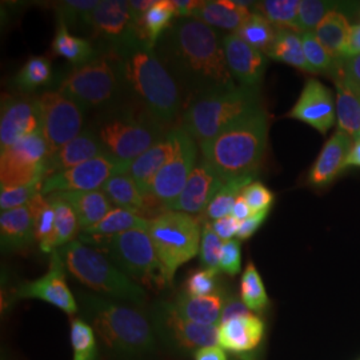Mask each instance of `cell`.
<instances>
[{
  "label": "cell",
  "instance_id": "obj_1",
  "mask_svg": "<svg viewBox=\"0 0 360 360\" xmlns=\"http://www.w3.org/2000/svg\"><path fill=\"white\" fill-rule=\"evenodd\" d=\"M155 52L179 87L184 108L218 91L236 87L215 28L193 18H176Z\"/></svg>",
  "mask_w": 360,
  "mask_h": 360
},
{
  "label": "cell",
  "instance_id": "obj_2",
  "mask_svg": "<svg viewBox=\"0 0 360 360\" xmlns=\"http://www.w3.org/2000/svg\"><path fill=\"white\" fill-rule=\"evenodd\" d=\"M115 58L122 91L129 92L132 102L141 104L165 127H176L184 111L179 87L158 58L154 47L139 43Z\"/></svg>",
  "mask_w": 360,
  "mask_h": 360
},
{
  "label": "cell",
  "instance_id": "obj_3",
  "mask_svg": "<svg viewBox=\"0 0 360 360\" xmlns=\"http://www.w3.org/2000/svg\"><path fill=\"white\" fill-rule=\"evenodd\" d=\"M270 119L264 108L239 119L200 144L202 159L224 181L257 176L269 143Z\"/></svg>",
  "mask_w": 360,
  "mask_h": 360
},
{
  "label": "cell",
  "instance_id": "obj_4",
  "mask_svg": "<svg viewBox=\"0 0 360 360\" xmlns=\"http://www.w3.org/2000/svg\"><path fill=\"white\" fill-rule=\"evenodd\" d=\"M80 297L91 327L108 351L135 358L154 348V333L142 312L105 297L89 294Z\"/></svg>",
  "mask_w": 360,
  "mask_h": 360
},
{
  "label": "cell",
  "instance_id": "obj_5",
  "mask_svg": "<svg viewBox=\"0 0 360 360\" xmlns=\"http://www.w3.org/2000/svg\"><path fill=\"white\" fill-rule=\"evenodd\" d=\"M92 129L107 154L127 163H132L168 132L144 107L135 102L105 108Z\"/></svg>",
  "mask_w": 360,
  "mask_h": 360
},
{
  "label": "cell",
  "instance_id": "obj_6",
  "mask_svg": "<svg viewBox=\"0 0 360 360\" xmlns=\"http://www.w3.org/2000/svg\"><path fill=\"white\" fill-rule=\"evenodd\" d=\"M263 108L260 89L236 86L218 91L188 104L180 117V127L196 142L215 138L239 119Z\"/></svg>",
  "mask_w": 360,
  "mask_h": 360
},
{
  "label": "cell",
  "instance_id": "obj_7",
  "mask_svg": "<svg viewBox=\"0 0 360 360\" xmlns=\"http://www.w3.org/2000/svg\"><path fill=\"white\" fill-rule=\"evenodd\" d=\"M59 252L68 272L91 290L138 306L146 303L147 294L142 287L117 269L99 250L74 240Z\"/></svg>",
  "mask_w": 360,
  "mask_h": 360
},
{
  "label": "cell",
  "instance_id": "obj_8",
  "mask_svg": "<svg viewBox=\"0 0 360 360\" xmlns=\"http://www.w3.org/2000/svg\"><path fill=\"white\" fill-rule=\"evenodd\" d=\"M80 242L102 250L116 267L135 283L144 284L150 288H163L168 285L165 271L147 230H131L112 236L82 233Z\"/></svg>",
  "mask_w": 360,
  "mask_h": 360
},
{
  "label": "cell",
  "instance_id": "obj_9",
  "mask_svg": "<svg viewBox=\"0 0 360 360\" xmlns=\"http://www.w3.org/2000/svg\"><path fill=\"white\" fill-rule=\"evenodd\" d=\"M147 231L169 285L180 266L200 251V220L186 212L166 210L150 220Z\"/></svg>",
  "mask_w": 360,
  "mask_h": 360
},
{
  "label": "cell",
  "instance_id": "obj_10",
  "mask_svg": "<svg viewBox=\"0 0 360 360\" xmlns=\"http://www.w3.org/2000/svg\"><path fill=\"white\" fill-rule=\"evenodd\" d=\"M58 91L86 111L112 107L122 94L115 58L101 52L89 63L74 67L60 79Z\"/></svg>",
  "mask_w": 360,
  "mask_h": 360
},
{
  "label": "cell",
  "instance_id": "obj_11",
  "mask_svg": "<svg viewBox=\"0 0 360 360\" xmlns=\"http://www.w3.org/2000/svg\"><path fill=\"white\" fill-rule=\"evenodd\" d=\"M87 28L102 51L116 55L135 44L146 43L129 1L102 0L91 13ZM150 46V44H148Z\"/></svg>",
  "mask_w": 360,
  "mask_h": 360
},
{
  "label": "cell",
  "instance_id": "obj_12",
  "mask_svg": "<svg viewBox=\"0 0 360 360\" xmlns=\"http://www.w3.org/2000/svg\"><path fill=\"white\" fill-rule=\"evenodd\" d=\"M50 148L41 129L1 150L0 181L1 188L20 187L46 178V160Z\"/></svg>",
  "mask_w": 360,
  "mask_h": 360
},
{
  "label": "cell",
  "instance_id": "obj_13",
  "mask_svg": "<svg viewBox=\"0 0 360 360\" xmlns=\"http://www.w3.org/2000/svg\"><path fill=\"white\" fill-rule=\"evenodd\" d=\"M37 99L41 134L51 155L83 131L86 110L59 91H44Z\"/></svg>",
  "mask_w": 360,
  "mask_h": 360
},
{
  "label": "cell",
  "instance_id": "obj_14",
  "mask_svg": "<svg viewBox=\"0 0 360 360\" xmlns=\"http://www.w3.org/2000/svg\"><path fill=\"white\" fill-rule=\"evenodd\" d=\"M129 168L131 163L122 162L105 153L77 167L47 176L41 183L40 193L47 196L50 193L68 191H96L103 188L110 178L129 172Z\"/></svg>",
  "mask_w": 360,
  "mask_h": 360
},
{
  "label": "cell",
  "instance_id": "obj_15",
  "mask_svg": "<svg viewBox=\"0 0 360 360\" xmlns=\"http://www.w3.org/2000/svg\"><path fill=\"white\" fill-rule=\"evenodd\" d=\"M172 131L175 135V151L155 176L150 191V198L165 207L179 196L198 165V142L180 126L174 127Z\"/></svg>",
  "mask_w": 360,
  "mask_h": 360
},
{
  "label": "cell",
  "instance_id": "obj_16",
  "mask_svg": "<svg viewBox=\"0 0 360 360\" xmlns=\"http://www.w3.org/2000/svg\"><path fill=\"white\" fill-rule=\"evenodd\" d=\"M65 266L59 251H52L50 269L47 274L37 281H30L20 284L15 296L18 299H40L68 315H75L77 304L72 292L70 291L65 281Z\"/></svg>",
  "mask_w": 360,
  "mask_h": 360
},
{
  "label": "cell",
  "instance_id": "obj_17",
  "mask_svg": "<svg viewBox=\"0 0 360 360\" xmlns=\"http://www.w3.org/2000/svg\"><path fill=\"white\" fill-rule=\"evenodd\" d=\"M160 334L183 349H200L218 345V326L191 322L180 316L172 303H162L155 312Z\"/></svg>",
  "mask_w": 360,
  "mask_h": 360
},
{
  "label": "cell",
  "instance_id": "obj_18",
  "mask_svg": "<svg viewBox=\"0 0 360 360\" xmlns=\"http://www.w3.org/2000/svg\"><path fill=\"white\" fill-rule=\"evenodd\" d=\"M41 129L38 99L27 95L6 96L1 102L0 147L6 150Z\"/></svg>",
  "mask_w": 360,
  "mask_h": 360
},
{
  "label": "cell",
  "instance_id": "obj_19",
  "mask_svg": "<svg viewBox=\"0 0 360 360\" xmlns=\"http://www.w3.org/2000/svg\"><path fill=\"white\" fill-rule=\"evenodd\" d=\"M285 117L303 122L323 135L327 134L334 126L336 117V105L331 91L321 80L307 79L296 103Z\"/></svg>",
  "mask_w": 360,
  "mask_h": 360
},
{
  "label": "cell",
  "instance_id": "obj_20",
  "mask_svg": "<svg viewBox=\"0 0 360 360\" xmlns=\"http://www.w3.org/2000/svg\"><path fill=\"white\" fill-rule=\"evenodd\" d=\"M226 60L233 80L242 87L260 89L266 68L269 65L267 55L247 44L235 32L223 38Z\"/></svg>",
  "mask_w": 360,
  "mask_h": 360
},
{
  "label": "cell",
  "instance_id": "obj_21",
  "mask_svg": "<svg viewBox=\"0 0 360 360\" xmlns=\"http://www.w3.org/2000/svg\"><path fill=\"white\" fill-rule=\"evenodd\" d=\"M226 184L217 172L207 165L203 159L199 160L193 174L187 180L179 196L166 206V210L186 212L190 215H203L214 196Z\"/></svg>",
  "mask_w": 360,
  "mask_h": 360
},
{
  "label": "cell",
  "instance_id": "obj_22",
  "mask_svg": "<svg viewBox=\"0 0 360 360\" xmlns=\"http://www.w3.org/2000/svg\"><path fill=\"white\" fill-rule=\"evenodd\" d=\"M354 139L346 132L338 129L334 135L323 146L322 151L309 169L307 181L315 188L328 187L342 171Z\"/></svg>",
  "mask_w": 360,
  "mask_h": 360
},
{
  "label": "cell",
  "instance_id": "obj_23",
  "mask_svg": "<svg viewBox=\"0 0 360 360\" xmlns=\"http://www.w3.org/2000/svg\"><path fill=\"white\" fill-rule=\"evenodd\" d=\"M102 154H105L103 144L99 141L95 129L87 127L75 139L67 143L60 150L55 151L47 158L46 178L52 174L77 167Z\"/></svg>",
  "mask_w": 360,
  "mask_h": 360
},
{
  "label": "cell",
  "instance_id": "obj_24",
  "mask_svg": "<svg viewBox=\"0 0 360 360\" xmlns=\"http://www.w3.org/2000/svg\"><path fill=\"white\" fill-rule=\"evenodd\" d=\"M264 335V323L250 314L220 323L218 327L219 347L235 354L252 351L259 346Z\"/></svg>",
  "mask_w": 360,
  "mask_h": 360
},
{
  "label": "cell",
  "instance_id": "obj_25",
  "mask_svg": "<svg viewBox=\"0 0 360 360\" xmlns=\"http://www.w3.org/2000/svg\"><path fill=\"white\" fill-rule=\"evenodd\" d=\"M175 151V135L174 131L169 129L167 134L155 143L151 148L136 158L129 168L131 176L138 183L142 193L150 198L151 186L154 183L158 172L165 167V165L171 159ZM151 199V198H150Z\"/></svg>",
  "mask_w": 360,
  "mask_h": 360
},
{
  "label": "cell",
  "instance_id": "obj_26",
  "mask_svg": "<svg viewBox=\"0 0 360 360\" xmlns=\"http://www.w3.org/2000/svg\"><path fill=\"white\" fill-rule=\"evenodd\" d=\"M331 79L336 89V114L339 129L356 141L360 135V86L345 77L338 70V65Z\"/></svg>",
  "mask_w": 360,
  "mask_h": 360
},
{
  "label": "cell",
  "instance_id": "obj_27",
  "mask_svg": "<svg viewBox=\"0 0 360 360\" xmlns=\"http://www.w3.org/2000/svg\"><path fill=\"white\" fill-rule=\"evenodd\" d=\"M248 6H254V3L208 0L200 3L191 18L212 28L217 27L235 32L251 16L252 13Z\"/></svg>",
  "mask_w": 360,
  "mask_h": 360
},
{
  "label": "cell",
  "instance_id": "obj_28",
  "mask_svg": "<svg viewBox=\"0 0 360 360\" xmlns=\"http://www.w3.org/2000/svg\"><path fill=\"white\" fill-rule=\"evenodd\" d=\"M0 239L3 251H19L32 243L34 226L28 206L1 211Z\"/></svg>",
  "mask_w": 360,
  "mask_h": 360
},
{
  "label": "cell",
  "instance_id": "obj_29",
  "mask_svg": "<svg viewBox=\"0 0 360 360\" xmlns=\"http://www.w3.org/2000/svg\"><path fill=\"white\" fill-rule=\"evenodd\" d=\"M77 214L80 230L84 231L99 223L112 210L111 200L102 191H68L58 193Z\"/></svg>",
  "mask_w": 360,
  "mask_h": 360
},
{
  "label": "cell",
  "instance_id": "obj_30",
  "mask_svg": "<svg viewBox=\"0 0 360 360\" xmlns=\"http://www.w3.org/2000/svg\"><path fill=\"white\" fill-rule=\"evenodd\" d=\"M224 299L220 294L195 297L187 292L180 294L172 303L174 309L180 316L187 321L207 324V326H220L221 312L224 307Z\"/></svg>",
  "mask_w": 360,
  "mask_h": 360
},
{
  "label": "cell",
  "instance_id": "obj_31",
  "mask_svg": "<svg viewBox=\"0 0 360 360\" xmlns=\"http://www.w3.org/2000/svg\"><path fill=\"white\" fill-rule=\"evenodd\" d=\"M351 30L352 26L349 25L347 15L342 10H335L326 15L314 34L326 50L331 52L336 59H342L347 49Z\"/></svg>",
  "mask_w": 360,
  "mask_h": 360
},
{
  "label": "cell",
  "instance_id": "obj_32",
  "mask_svg": "<svg viewBox=\"0 0 360 360\" xmlns=\"http://www.w3.org/2000/svg\"><path fill=\"white\" fill-rule=\"evenodd\" d=\"M102 191L108 196L111 203H114L116 207L126 208L136 214L147 210L148 202L151 200L142 193L138 183L129 172L119 174L110 178L105 181Z\"/></svg>",
  "mask_w": 360,
  "mask_h": 360
},
{
  "label": "cell",
  "instance_id": "obj_33",
  "mask_svg": "<svg viewBox=\"0 0 360 360\" xmlns=\"http://www.w3.org/2000/svg\"><path fill=\"white\" fill-rule=\"evenodd\" d=\"M52 52L68 60L74 67L86 65L99 56L101 51L95 50L87 39L75 37L68 31L63 22L58 20V28L52 40Z\"/></svg>",
  "mask_w": 360,
  "mask_h": 360
},
{
  "label": "cell",
  "instance_id": "obj_34",
  "mask_svg": "<svg viewBox=\"0 0 360 360\" xmlns=\"http://www.w3.org/2000/svg\"><path fill=\"white\" fill-rule=\"evenodd\" d=\"M266 55L272 60L292 65L307 74H314L312 68L306 60L300 34L292 30H285V28L278 30L276 38Z\"/></svg>",
  "mask_w": 360,
  "mask_h": 360
},
{
  "label": "cell",
  "instance_id": "obj_35",
  "mask_svg": "<svg viewBox=\"0 0 360 360\" xmlns=\"http://www.w3.org/2000/svg\"><path fill=\"white\" fill-rule=\"evenodd\" d=\"M150 220L134 211L116 207L112 208L99 223L84 230V235L112 236L131 230H148Z\"/></svg>",
  "mask_w": 360,
  "mask_h": 360
},
{
  "label": "cell",
  "instance_id": "obj_36",
  "mask_svg": "<svg viewBox=\"0 0 360 360\" xmlns=\"http://www.w3.org/2000/svg\"><path fill=\"white\" fill-rule=\"evenodd\" d=\"M176 18L178 13L172 0H156L138 23L143 40L155 49L158 40L162 38Z\"/></svg>",
  "mask_w": 360,
  "mask_h": 360
},
{
  "label": "cell",
  "instance_id": "obj_37",
  "mask_svg": "<svg viewBox=\"0 0 360 360\" xmlns=\"http://www.w3.org/2000/svg\"><path fill=\"white\" fill-rule=\"evenodd\" d=\"M27 206L32 217L34 238L35 240H38L40 250L43 252L55 251V210L51 202L47 196L38 193Z\"/></svg>",
  "mask_w": 360,
  "mask_h": 360
},
{
  "label": "cell",
  "instance_id": "obj_38",
  "mask_svg": "<svg viewBox=\"0 0 360 360\" xmlns=\"http://www.w3.org/2000/svg\"><path fill=\"white\" fill-rule=\"evenodd\" d=\"M299 0H263L254 3V13L262 15L272 26L278 30L285 28L299 32L297 15H299ZM300 34V32H299Z\"/></svg>",
  "mask_w": 360,
  "mask_h": 360
},
{
  "label": "cell",
  "instance_id": "obj_39",
  "mask_svg": "<svg viewBox=\"0 0 360 360\" xmlns=\"http://www.w3.org/2000/svg\"><path fill=\"white\" fill-rule=\"evenodd\" d=\"M255 178L257 176H243V178L226 181V184L214 196V199L211 200V203L207 207L205 214L200 217L199 220H202L203 223L208 221V220L215 221L218 219L231 215L232 207L235 205L236 199L242 195L245 187L248 184H251L252 180Z\"/></svg>",
  "mask_w": 360,
  "mask_h": 360
},
{
  "label": "cell",
  "instance_id": "obj_40",
  "mask_svg": "<svg viewBox=\"0 0 360 360\" xmlns=\"http://www.w3.org/2000/svg\"><path fill=\"white\" fill-rule=\"evenodd\" d=\"M55 210V235H53V245L65 247L74 242L77 231L80 230L79 220L72 207L65 202V199L58 193L47 195Z\"/></svg>",
  "mask_w": 360,
  "mask_h": 360
},
{
  "label": "cell",
  "instance_id": "obj_41",
  "mask_svg": "<svg viewBox=\"0 0 360 360\" xmlns=\"http://www.w3.org/2000/svg\"><path fill=\"white\" fill-rule=\"evenodd\" d=\"M235 34L251 47L267 53L276 38L278 28L272 26L262 15L252 13L245 23L235 31Z\"/></svg>",
  "mask_w": 360,
  "mask_h": 360
},
{
  "label": "cell",
  "instance_id": "obj_42",
  "mask_svg": "<svg viewBox=\"0 0 360 360\" xmlns=\"http://www.w3.org/2000/svg\"><path fill=\"white\" fill-rule=\"evenodd\" d=\"M52 80V67L44 56H32L15 77V86L22 92H31L47 86Z\"/></svg>",
  "mask_w": 360,
  "mask_h": 360
},
{
  "label": "cell",
  "instance_id": "obj_43",
  "mask_svg": "<svg viewBox=\"0 0 360 360\" xmlns=\"http://www.w3.org/2000/svg\"><path fill=\"white\" fill-rule=\"evenodd\" d=\"M240 296L245 307L254 312H260L270 304L266 287L254 263H248L242 275Z\"/></svg>",
  "mask_w": 360,
  "mask_h": 360
},
{
  "label": "cell",
  "instance_id": "obj_44",
  "mask_svg": "<svg viewBox=\"0 0 360 360\" xmlns=\"http://www.w3.org/2000/svg\"><path fill=\"white\" fill-rule=\"evenodd\" d=\"M300 38L303 43L306 60L312 68L314 74L331 77L336 70L339 59H336L331 52L324 49V46L315 37L314 32H303L300 34Z\"/></svg>",
  "mask_w": 360,
  "mask_h": 360
},
{
  "label": "cell",
  "instance_id": "obj_45",
  "mask_svg": "<svg viewBox=\"0 0 360 360\" xmlns=\"http://www.w3.org/2000/svg\"><path fill=\"white\" fill-rule=\"evenodd\" d=\"M342 3L326 1V0H303L299 6L297 27L299 32H314L321 25L326 15L335 10H342Z\"/></svg>",
  "mask_w": 360,
  "mask_h": 360
},
{
  "label": "cell",
  "instance_id": "obj_46",
  "mask_svg": "<svg viewBox=\"0 0 360 360\" xmlns=\"http://www.w3.org/2000/svg\"><path fill=\"white\" fill-rule=\"evenodd\" d=\"M71 345L74 349V360L98 359L95 331L91 324L83 319H72L71 322Z\"/></svg>",
  "mask_w": 360,
  "mask_h": 360
},
{
  "label": "cell",
  "instance_id": "obj_47",
  "mask_svg": "<svg viewBox=\"0 0 360 360\" xmlns=\"http://www.w3.org/2000/svg\"><path fill=\"white\" fill-rule=\"evenodd\" d=\"M99 1L95 0H67L59 1L56 8L58 20L63 22L65 26L70 28H75L80 26L82 28H87V22L91 13L95 10Z\"/></svg>",
  "mask_w": 360,
  "mask_h": 360
},
{
  "label": "cell",
  "instance_id": "obj_48",
  "mask_svg": "<svg viewBox=\"0 0 360 360\" xmlns=\"http://www.w3.org/2000/svg\"><path fill=\"white\" fill-rule=\"evenodd\" d=\"M223 240L214 231L212 224L210 221L203 223L202 229V242H200V262L203 269L219 272L220 255L223 250Z\"/></svg>",
  "mask_w": 360,
  "mask_h": 360
},
{
  "label": "cell",
  "instance_id": "obj_49",
  "mask_svg": "<svg viewBox=\"0 0 360 360\" xmlns=\"http://www.w3.org/2000/svg\"><path fill=\"white\" fill-rule=\"evenodd\" d=\"M43 180H37L20 187L1 188L0 191V208L1 211H10L19 207H25L38 195L41 190Z\"/></svg>",
  "mask_w": 360,
  "mask_h": 360
},
{
  "label": "cell",
  "instance_id": "obj_50",
  "mask_svg": "<svg viewBox=\"0 0 360 360\" xmlns=\"http://www.w3.org/2000/svg\"><path fill=\"white\" fill-rule=\"evenodd\" d=\"M217 271L206 269L193 272L186 282L187 294L195 297L217 294Z\"/></svg>",
  "mask_w": 360,
  "mask_h": 360
},
{
  "label": "cell",
  "instance_id": "obj_51",
  "mask_svg": "<svg viewBox=\"0 0 360 360\" xmlns=\"http://www.w3.org/2000/svg\"><path fill=\"white\" fill-rule=\"evenodd\" d=\"M242 196L245 198L247 205L252 210L254 214L270 211L274 205L275 196L269 187L260 181H252L243 190Z\"/></svg>",
  "mask_w": 360,
  "mask_h": 360
},
{
  "label": "cell",
  "instance_id": "obj_52",
  "mask_svg": "<svg viewBox=\"0 0 360 360\" xmlns=\"http://www.w3.org/2000/svg\"><path fill=\"white\" fill-rule=\"evenodd\" d=\"M242 267V250H240V240L231 239L224 242L221 255H220V263L219 270L226 272L231 276L240 272Z\"/></svg>",
  "mask_w": 360,
  "mask_h": 360
},
{
  "label": "cell",
  "instance_id": "obj_53",
  "mask_svg": "<svg viewBox=\"0 0 360 360\" xmlns=\"http://www.w3.org/2000/svg\"><path fill=\"white\" fill-rule=\"evenodd\" d=\"M269 212L270 211L257 212V214H252L250 218L240 221L239 230H238V233H236L238 240H247V239H250L260 229V226L266 221V219L269 217Z\"/></svg>",
  "mask_w": 360,
  "mask_h": 360
},
{
  "label": "cell",
  "instance_id": "obj_54",
  "mask_svg": "<svg viewBox=\"0 0 360 360\" xmlns=\"http://www.w3.org/2000/svg\"><path fill=\"white\" fill-rule=\"evenodd\" d=\"M211 224H212V229H214V231L217 232L219 238L221 240L227 242V240H231L233 236H236L240 221L236 220L231 215H229V217H224V218L212 221Z\"/></svg>",
  "mask_w": 360,
  "mask_h": 360
},
{
  "label": "cell",
  "instance_id": "obj_55",
  "mask_svg": "<svg viewBox=\"0 0 360 360\" xmlns=\"http://www.w3.org/2000/svg\"><path fill=\"white\" fill-rule=\"evenodd\" d=\"M338 70L351 82L360 86V53L347 59H339Z\"/></svg>",
  "mask_w": 360,
  "mask_h": 360
},
{
  "label": "cell",
  "instance_id": "obj_56",
  "mask_svg": "<svg viewBox=\"0 0 360 360\" xmlns=\"http://www.w3.org/2000/svg\"><path fill=\"white\" fill-rule=\"evenodd\" d=\"M250 314H252V312L245 307V304L242 300H239L236 297H231L224 303L223 312H221V322H227L233 318L245 316Z\"/></svg>",
  "mask_w": 360,
  "mask_h": 360
},
{
  "label": "cell",
  "instance_id": "obj_57",
  "mask_svg": "<svg viewBox=\"0 0 360 360\" xmlns=\"http://www.w3.org/2000/svg\"><path fill=\"white\" fill-rule=\"evenodd\" d=\"M178 18H191L195 10L200 6L199 0H172Z\"/></svg>",
  "mask_w": 360,
  "mask_h": 360
},
{
  "label": "cell",
  "instance_id": "obj_58",
  "mask_svg": "<svg viewBox=\"0 0 360 360\" xmlns=\"http://www.w3.org/2000/svg\"><path fill=\"white\" fill-rule=\"evenodd\" d=\"M195 360H227L223 348L218 346L205 347L195 352Z\"/></svg>",
  "mask_w": 360,
  "mask_h": 360
},
{
  "label": "cell",
  "instance_id": "obj_59",
  "mask_svg": "<svg viewBox=\"0 0 360 360\" xmlns=\"http://www.w3.org/2000/svg\"><path fill=\"white\" fill-rule=\"evenodd\" d=\"M358 53H360V23L359 25L352 26L347 49H346V51H345V55H343L342 59L352 58V56H355V55H358Z\"/></svg>",
  "mask_w": 360,
  "mask_h": 360
},
{
  "label": "cell",
  "instance_id": "obj_60",
  "mask_svg": "<svg viewBox=\"0 0 360 360\" xmlns=\"http://www.w3.org/2000/svg\"><path fill=\"white\" fill-rule=\"evenodd\" d=\"M252 214H254L252 210L247 205L245 198L240 195V196L236 199L233 207H232L231 217H233L236 220H239V221H243L245 219L250 218Z\"/></svg>",
  "mask_w": 360,
  "mask_h": 360
},
{
  "label": "cell",
  "instance_id": "obj_61",
  "mask_svg": "<svg viewBox=\"0 0 360 360\" xmlns=\"http://www.w3.org/2000/svg\"><path fill=\"white\" fill-rule=\"evenodd\" d=\"M348 167H360V139L352 143V147L345 163V169Z\"/></svg>",
  "mask_w": 360,
  "mask_h": 360
},
{
  "label": "cell",
  "instance_id": "obj_62",
  "mask_svg": "<svg viewBox=\"0 0 360 360\" xmlns=\"http://www.w3.org/2000/svg\"><path fill=\"white\" fill-rule=\"evenodd\" d=\"M359 139H360V135H359Z\"/></svg>",
  "mask_w": 360,
  "mask_h": 360
}]
</instances>
